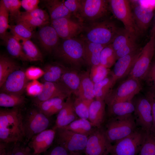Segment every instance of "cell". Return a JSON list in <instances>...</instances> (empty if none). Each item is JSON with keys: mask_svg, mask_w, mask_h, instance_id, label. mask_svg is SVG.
<instances>
[{"mask_svg": "<svg viewBox=\"0 0 155 155\" xmlns=\"http://www.w3.org/2000/svg\"><path fill=\"white\" fill-rule=\"evenodd\" d=\"M19 69L17 63L12 59L5 55H0V88L8 76L12 72Z\"/></svg>", "mask_w": 155, "mask_h": 155, "instance_id": "obj_31", "label": "cell"}, {"mask_svg": "<svg viewBox=\"0 0 155 155\" xmlns=\"http://www.w3.org/2000/svg\"><path fill=\"white\" fill-rule=\"evenodd\" d=\"M94 100H84L77 97L73 100L74 109L78 117L88 119L90 106Z\"/></svg>", "mask_w": 155, "mask_h": 155, "instance_id": "obj_39", "label": "cell"}, {"mask_svg": "<svg viewBox=\"0 0 155 155\" xmlns=\"http://www.w3.org/2000/svg\"><path fill=\"white\" fill-rule=\"evenodd\" d=\"M9 13L5 6L3 0L0 1V37L3 40L7 33V30L9 28Z\"/></svg>", "mask_w": 155, "mask_h": 155, "instance_id": "obj_41", "label": "cell"}, {"mask_svg": "<svg viewBox=\"0 0 155 155\" xmlns=\"http://www.w3.org/2000/svg\"><path fill=\"white\" fill-rule=\"evenodd\" d=\"M62 1L65 6L72 14L80 18L82 0H66Z\"/></svg>", "mask_w": 155, "mask_h": 155, "instance_id": "obj_48", "label": "cell"}, {"mask_svg": "<svg viewBox=\"0 0 155 155\" xmlns=\"http://www.w3.org/2000/svg\"><path fill=\"white\" fill-rule=\"evenodd\" d=\"M137 35L124 28H119L111 43L115 52L129 42L136 40Z\"/></svg>", "mask_w": 155, "mask_h": 155, "instance_id": "obj_34", "label": "cell"}, {"mask_svg": "<svg viewBox=\"0 0 155 155\" xmlns=\"http://www.w3.org/2000/svg\"><path fill=\"white\" fill-rule=\"evenodd\" d=\"M23 51L28 61H42L43 57L37 46L30 39L22 40Z\"/></svg>", "mask_w": 155, "mask_h": 155, "instance_id": "obj_36", "label": "cell"}, {"mask_svg": "<svg viewBox=\"0 0 155 155\" xmlns=\"http://www.w3.org/2000/svg\"><path fill=\"white\" fill-rule=\"evenodd\" d=\"M3 3L9 13L10 20L15 22L20 16L21 12V1L19 0H3Z\"/></svg>", "mask_w": 155, "mask_h": 155, "instance_id": "obj_43", "label": "cell"}, {"mask_svg": "<svg viewBox=\"0 0 155 155\" xmlns=\"http://www.w3.org/2000/svg\"><path fill=\"white\" fill-rule=\"evenodd\" d=\"M40 1L38 0H22L21 6L26 11H30L38 7Z\"/></svg>", "mask_w": 155, "mask_h": 155, "instance_id": "obj_54", "label": "cell"}, {"mask_svg": "<svg viewBox=\"0 0 155 155\" xmlns=\"http://www.w3.org/2000/svg\"><path fill=\"white\" fill-rule=\"evenodd\" d=\"M109 7L114 15L121 21L124 28L137 35L138 34L129 1L108 0Z\"/></svg>", "mask_w": 155, "mask_h": 155, "instance_id": "obj_10", "label": "cell"}, {"mask_svg": "<svg viewBox=\"0 0 155 155\" xmlns=\"http://www.w3.org/2000/svg\"><path fill=\"white\" fill-rule=\"evenodd\" d=\"M44 2L49 12L51 21L63 18H70L72 14L63 1L46 0Z\"/></svg>", "mask_w": 155, "mask_h": 155, "instance_id": "obj_25", "label": "cell"}, {"mask_svg": "<svg viewBox=\"0 0 155 155\" xmlns=\"http://www.w3.org/2000/svg\"><path fill=\"white\" fill-rule=\"evenodd\" d=\"M138 155H155V136L146 133Z\"/></svg>", "mask_w": 155, "mask_h": 155, "instance_id": "obj_40", "label": "cell"}, {"mask_svg": "<svg viewBox=\"0 0 155 155\" xmlns=\"http://www.w3.org/2000/svg\"><path fill=\"white\" fill-rule=\"evenodd\" d=\"M23 143L13 144L11 155H34L31 148Z\"/></svg>", "mask_w": 155, "mask_h": 155, "instance_id": "obj_50", "label": "cell"}, {"mask_svg": "<svg viewBox=\"0 0 155 155\" xmlns=\"http://www.w3.org/2000/svg\"><path fill=\"white\" fill-rule=\"evenodd\" d=\"M111 144L107 140L103 127L96 128L88 137L84 155H108Z\"/></svg>", "mask_w": 155, "mask_h": 155, "instance_id": "obj_12", "label": "cell"}, {"mask_svg": "<svg viewBox=\"0 0 155 155\" xmlns=\"http://www.w3.org/2000/svg\"><path fill=\"white\" fill-rule=\"evenodd\" d=\"M155 36H151L149 41L142 49L140 55L128 77L134 78L141 82L143 80L154 57Z\"/></svg>", "mask_w": 155, "mask_h": 155, "instance_id": "obj_9", "label": "cell"}, {"mask_svg": "<svg viewBox=\"0 0 155 155\" xmlns=\"http://www.w3.org/2000/svg\"><path fill=\"white\" fill-rule=\"evenodd\" d=\"M16 23L22 22L34 29L37 27H40L44 25L50 24L41 19L32 18H23L19 17L15 22Z\"/></svg>", "mask_w": 155, "mask_h": 155, "instance_id": "obj_46", "label": "cell"}, {"mask_svg": "<svg viewBox=\"0 0 155 155\" xmlns=\"http://www.w3.org/2000/svg\"><path fill=\"white\" fill-rule=\"evenodd\" d=\"M90 70L80 73V82L76 97L80 98L93 100L95 98L94 84L90 76Z\"/></svg>", "mask_w": 155, "mask_h": 155, "instance_id": "obj_24", "label": "cell"}, {"mask_svg": "<svg viewBox=\"0 0 155 155\" xmlns=\"http://www.w3.org/2000/svg\"><path fill=\"white\" fill-rule=\"evenodd\" d=\"M43 88L41 93L34 97L33 102L34 105L49 99L61 97L65 99L70 96L72 93L59 82L43 83Z\"/></svg>", "mask_w": 155, "mask_h": 155, "instance_id": "obj_18", "label": "cell"}, {"mask_svg": "<svg viewBox=\"0 0 155 155\" xmlns=\"http://www.w3.org/2000/svg\"><path fill=\"white\" fill-rule=\"evenodd\" d=\"M13 144L0 142V155H11Z\"/></svg>", "mask_w": 155, "mask_h": 155, "instance_id": "obj_55", "label": "cell"}, {"mask_svg": "<svg viewBox=\"0 0 155 155\" xmlns=\"http://www.w3.org/2000/svg\"><path fill=\"white\" fill-rule=\"evenodd\" d=\"M19 17L37 18L48 22H49L50 18L49 15L46 11L38 7L30 11L21 12Z\"/></svg>", "mask_w": 155, "mask_h": 155, "instance_id": "obj_44", "label": "cell"}, {"mask_svg": "<svg viewBox=\"0 0 155 155\" xmlns=\"http://www.w3.org/2000/svg\"><path fill=\"white\" fill-rule=\"evenodd\" d=\"M111 76L94 84L95 99L104 101L115 84Z\"/></svg>", "mask_w": 155, "mask_h": 155, "instance_id": "obj_35", "label": "cell"}, {"mask_svg": "<svg viewBox=\"0 0 155 155\" xmlns=\"http://www.w3.org/2000/svg\"><path fill=\"white\" fill-rule=\"evenodd\" d=\"M26 102L25 97L22 95L1 92L0 106L6 108L12 107L20 108Z\"/></svg>", "mask_w": 155, "mask_h": 155, "instance_id": "obj_33", "label": "cell"}, {"mask_svg": "<svg viewBox=\"0 0 155 155\" xmlns=\"http://www.w3.org/2000/svg\"><path fill=\"white\" fill-rule=\"evenodd\" d=\"M76 133L88 137L95 129L88 119L80 118L63 127Z\"/></svg>", "mask_w": 155, "mask_h": 155, "instance_id": "obj_32", "label": "cell"}, {"mask_svg": "<svg viewBox=\"0 0 155 155\" xmlns=\"http://www.w3.org/2000/svg\"><path fill=\"white\" fill-rule=\"evenodd\" d=\"M26 75L28 80H37L43 75V70L38 67L31 66L28 68L25 71Z\"/></svg>", "mask_w": 155, "mask_h": 155, "instance_id": "obj_52", "label": "cell"}, {"mask_svg": "<svg viewBox=\"0 0 155 155\" xmlns=\"http://www.w3.org/2000/svg\"><path fill=\"white\" fill-rule=\"evenodd\" d=\"M51 21V25L59 37L63 39L74 38L83 29L82 24L71 20L70 18H63Z\"/></svg>", "mask_w": 155, "mask_h": 155, "instance_id": "obj_14", "label": "cell"}, {"mask_svg": "<svg viewBox=\"0 0 155 155\" xmlns=\"http://www.w3.org/2000/svg\"><path fill=\"white\" fill-rule=\"evenodd\" d=\"M55 130L52 128L45 130L33 137L28 143L34 155H39L47 150L55 140Z\"/></svg>", "mask_w": 155, "mask_h": 155, "instance_id": "obj_17", "label": "cell"}, {"mask_svg": "<svg viewBox=\"0 0 155 155\" xmlns=\"http://www.w3.org/2000/svg\"><path fill=\"white\" fill-rule=\"evenodd\" d=\"M154 50H155L154 57H155V36L154 38Z\"/></svg>", "mask_w": 155, "mask_h": 155, "instance_id": "obj_58", "label": "cell"}, {"mask_svg": "<svg viewBox=\"0 0 155 155\" xmlns=\"http://www.w3.org/2000/svg\"><path fill=\"white\" fill-rule=\"evenodd\" d=\"M106 46L84 41L83 57L85 64L91 67L100 64L101 52Z\"/></svg>", "mask_w": 155, "mask_h": 155, "instance_id": "obj_23", "label": "cell"}, {"mask_svg": "<svg viewBox=\"0 0 155 155\" xmlns=\"http://www.w3.org/2000/svg\"><path fill=\"white\" fill-rule=\"evenodd\" d=\"M139 48L136 40L129 42L115 51L117 60L135 51Z\"/></svg>", "mask_w": 155, "mask_h": 155, "instance_id": "obj_49", "label": "cell"}, {"mask_svg": "<svg viewBox=\"0 0 155 155\" xmlns=\"http://www.w3.org/2000/svg\"><path fill=\"white\" fill-rule=\"evenodd\" d=\"M151 36L153 35H155V15L154 24L151 31Z\"/></svg>", "mask_w": 155, "mask_h": 155, "instance_id": "obj_56", "label": "cell"}, {"mask_svg": "<svg viewBox=\"0 0 155 155\" xmlns=\"http://www.w3.org/2000/svg\"><path fill=\"white\" fill-rule=\"evenodd\" d=\"M133 103L135 106L133 117L137 127L147 133H150L153 118L149 101L145 96L138 98Z\"/></svg>", "mask_w": 155, "mask_h": 155, "instance_id": "obj_11", "label": "cell"}, {"mask_svg": "<svg viewBox=\"0 0 155 155\" xmlns=\"http://www.w3.org/2000/svg\"><path fill=\"white\" fill-rule=\"evenodd\" d=\"M149 101L152 108L153 125L150 133L155 136V92L148 89L145 96Z\"/></svg>", "mask_w": 155, "mask_h": 155, "instance_id": "obj_51", "label": "cell"}, {"mask_svg": "<svg viewBox=\"0 0 155 155\" xmlns=\"http://www.w3.org/2000/svg\"><path fill=\"white\" fill-rule=\"evenodd\" d=\"M55 143L44 153V155H70V153L65 148Z\"/></svg>", "mask_w": 155, "mask_h": 155, "instance_id": "obj_53", "label": "cell"}, {"mask_svg": "<svg viewBox=\"0 0 155 155\" xmlns=\"http://www.w3.org/2000/svg\"><path fill=\"white\" fill-rule=\"evenodd\" d=\"M78 119L75 111L73 100L70 96L66 98L64 105L58 113L55 124L52 128L63 127Z\"/></svg>", "mask_w": 155, "mask_h": 155, "instance_id": "obj_21", "label": "cell"}, {"mask_svg": "<svg viewBox=\"0 0 155 155\" xmlns=\"http://www.w3.org/2000/svg\"><path fill=\"white\" fill-rule=\"evenodd\" d=\"M109 70L100 64L91 67L90 76L94 84L98 83L108 76Z\"/></svg>", "mask_w": 155, "mask_h": 155, "instance_id": "obj_42", "label": "cell"}, {"mask_svg": "<svg viewBox=\"0 0 155 155\" xmlns=\"http://www.w3.org/2000/svg\"><path fill=\"white\" fill-rule=\"evenodd\" d=\"M105 104L104 101L94 99L90 104L88 120L95 128L103 127L106 120Z\"/></svg>", "mask_w": 155, "mask_h": 155, "instance_id": "obj_22", "label": "cell"}, {"mask_svg": "<svg viewBox=\"0 0 155 155\" xmlns=\"http://www.w3.org/2000/svg\"><path fill=\"white\" fill-rule=\"evenodd\" d=\"M105 123V127H103L107 140L111 144L126 137L137 128L132 114L108 118Z\"/></svg>", "mask_w": 155, "mask_h": 155, "instance_id": "obj_3", "label": "cell"}, {"mask_svg": "<svg viewBox=\"0 0 155 155\" xmlns=\"http://www.w3.org/2000/svg\"><path fill=\"white\" fill-rule=\"evenodd\" d=\"M9 28L11 34L19 40L30 39L33 36V29L22 22L10 25Z\"/></svg>", "mask_w": 155, "mask_h": 155, "instance_id": "obj_37", "label": "cell"}, {"mask_svg": "<svg viewBox=\"0 0 155 155\" xmlns=\"http://www.w3.org/2000/svg\"><path fill=\"white\" fill-rule=\"evenodd\" d=\"M143 80L148 89L155 92V59L152 62Z\"/></svg>", "mask_w": 155, "mask_h": 155, "instance_id": "obj_47", "label": "cell"}, {"mask_svg": "<svg viewBox=\"0 0 155 155\" xmlns=\"http://www.w3.org/2000/svg\"><path fill=\"white\" fill-rule=\"evenodd\" d=\"M43 88V83L37 80H34L28 83L25 90L28 96L35 97L41 93Z\"/></svg>", "mask_w": 155, "mask_h": 155, "instance_id": "obj_45", "label": "cell"}, {"mask_svg": "<svg viewBox=\"0 0 155 155\" xmlns=\"http://www.w3.org/2000/svg\"><path fill=\"white\" fill-rule=\"evenodd\" d=\"M22 114L24 133V144L26 145L32 138L41 132L48 129L51 124L50 118L41 112L36 105Z\"/></svg>", "mask_w": 155, "mask_h": 155, "instance_id": "obj_4", "label": "cell"}, {"mask_svg": "<svg viewBox=\"0 0 155 155\" xmlns=\"http://www.w3.org/2000/svg\"><path fill=\"white\" fill-rule=\"evenodd\" d=\"M70 153V155H83L82 153L78 152H71Z\"/></svg>", "mask_w": 155, "mask_h": 155, "instance_id": "obj_57", "label": "cell"}, {"mask_svg": "<svg viewBox=\"0 0 155 155\" xmlns=\"http://www.w3.org/2000/svg\"><path fill=\"white\" fill-rule=\"evenodd\" d=\"M84 41L74 38L63 39L53 51L55 57L67 68L79 71L85 64L83 57Z\"/></svg>", "mask_w": 155, "mask_h": 155, "instance_id": "obj_2", "label": "cell"}, {"mask_svg": "<svg viewBox=\"0 0 155 155\" xmlns=\"http://www.w3.org/2000/svg\"><path fill=\"white\" fill-rule=\"evenodd\" d=\"M146 133L137 128L133 133L109 147L108 155H137Z\"/></svg>", "mask_w": 155, "mask_h": 155, "instance_id": "obj_5", "label": "cell"}, {"mask_svg": "<svg viewBox=\"0 0 155 155\" xmlns=\"http://www.w3.org/2000/svg\"><path fill=\"white\" fill-rule=\"evenodd\" d=\"M36 34L41 46L48 53L53 52L59 43L60 37L49 24L40 27Z\"/></svg>", "mask_w": 155, "mask_h": 155, "instance_id": "obj_19", "label": "cell"}, {"mask_svg": "<svg viewBox=\"0 0 155 155\" xmlns=\"http://www.w3.org/2000/svg\"><path fill=\"white\" fill-rule=\"evenodd\" d=\"M9 54L13 57L23 61H28L19 40L11 34L7 33L3 40Z\"/></svg>", "mask_w": 155, "mask_h": 155, "instance_id": "obj_27", "label": "cell"}, {"mask_svg": "<svg viewBox=\"0 0 155 155\" xmlns=\"http://www.w3.org/2000/svg\"><path fill=\"white\" fill-rule=\"evenodd\" d=\"M65 98L56 97L42 102L36 106L39 110L46 116L51 117L58 113L63 107Z\"/></svg>", "mask_w": 155, "mask_h": 155, "instance_id": "obj_30", "label": "cell"}, {"mask_svg": "<svg viewBox=\"0 0 155 155\" xmlns=\"http://www.w3.org/2000/svg\"><path fill=\"white\" fill-rule=\"evenodd\" d=\"M142 49L139 48L117 60L111 73V76L115 83L118 80L129 75L140 55Z\"/></svg>", "mask_w": 155, "mask_h": 155, "instance_id": "obj_16", "label": "cell"}, {"mask_svg": "<svg viewBox=\"0 0 155 155\" xmlns=\"http://www.w3.org/2000/svg\"><path fill=\"white\" fill-rule=\"evenodd\" d=\"M54 129L55 143L63 147L69 152H84L88 137L63 127Z\"/></svg>", "mask_w": 155, "mask_h": 155, "instance_id": "obj_8", "label": "cell"}, {"mask_svg": "<svg viewBox=\"0 0 155 155\" xmlns=\"http://www.w3.org/2000/svg\"><path fill=\"white\" fill-rule=\"evenodd\" d=\"M153 9L139 4L135 5L132 11L138 33L145 31L153 17Z\"/></svg>", "mask_w": 155, "mask_h": 155, "instance_id": "obj_20", "label": "cell"}, {"mask_svg": "<svg viewBox=\"0 0 155 155\" xmlns=\"http://www.w3.org/2000/svg\"><path fill=\"white\" fill-rule=\"evenodd\" d=\"M119 29L112 22H94L87 30L85 40L103 45H108L112 42Z\"/></svg>", "mask_w": 155, "mask_h": 155, "instance_id": "obj_7", "label": "cell"}, {"mask_svg": "<svg viewBox=\"0 0 155 155\" xmlns=\"http://www.w3.org/2000/svg\"><path fill=\"white\" fill-rule=\"evenodd\" d=\"M59 82L76 96L80 82V73L77 70L68 68L63 74Z\"/></svg>", "mask_w": 155, "mask_h": 155, "instance_id": "obj_26", "label": "cell"}, {"mask_svg": "<svg viewBox=\"0 0 155 155\" xmlns=\"http://www.w3.org/2000/svg\"><path fill=\"white\" fill-rule=\"evenodd\" d=\"M135 111V106L132 101L114 103L108 105L106 117L108 118L123 116L132 114Z\"/></svg>", "mask_w": 155, "mask_h": 155, "instance_id": "obj_29", "label": "cell"}, {"mask_svg": "<svg viewBox=\"0 0 155 155\" xmlns=\"http://www.w3.org/2000/svg\"><path fill=\"white\" fill-rule=\"evenodd\" d=\"M69 68L58 63H50L46 65L41 80L43 82H57L64 72Z\"/></svg>", "mask_w": 155, "mask_h": 155, "instance_id": "obj_28", "label": "cell"}, {"mask_svg": "<svg viewBox=\"0 0 155 155\" xmlns=\"http://www.w3.org/2000/svg\"><path fill=\"white\" fill-rule=\"evenodd\" d=\"M109 5L108 0H82L80 18L94 21L105 16Z\"/></svg>", "mask_w": 155, "mask_h": 155, "instance_id": "obj_13", "label": "cell"}, {"mask_svg": "<svg viewBox=\"0 0 155 155\" xmlns=\"http://www.w3.org/2000/svg\"><path fill=\"white\" fill-rule=\"evenodd\" d=\"M115 52L111 44L106 46L101 51L100 56V64L109 68L117 61Z\"/></svg>", "mask_w": 155, "mask_h": 155, "instance_id": "obj_38", "label": "cell"}, {"mask_svg": "<svg viewBox=\"0 0 155 155\" xmlns=\"http://www.w3.org/2000/svg\"><path fill=\"white\" fill-rule=\"evenodd\" d=\"M28 80L25 71L19 69L8 76L0 88L1 92L22 95L25 90Z\"/></svg>", "mask_w": 155, "mask_h": 155, "instance_id": "obj_15", "label": "cell"}, {"mask_svg": "<svg viewBox=\"0 0 155 155\" xmlns=\"http://www.w3.org/2000/svg\"><path fill=\"white\" fill-rule=\"evenodd\" d=\"M142 89V82L128 77L117 88L111 90L104 101L107 106L117 102L132 101L134 96Z\"/></svg>", "mask_w": 155, "mask_h": 155, "instance_id": "obj_6", "label": "cell"}, {"mask_svg": "<svg viewBox=\"0 0 155 155\" xmlns=\"http://www.w3.org/2000/svg\"><path fill=\"white\" fill-rule=\"evenodd\" d=\"M24 139L21 109H1L0 142L8 144L24 143Z\"/></svg>", "mask_w": 155, "mask_h": 155, "instance_id": "obj_1", "label": "cell"}]
</instances>
